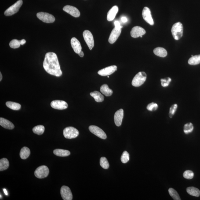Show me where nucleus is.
<instances>
[{"instance_id": "1", "label": "nucleus", "mask_w": 200, "mask_h": 200, "mask_svg": "<svg viewBox=\"0 0 200 200\" xmlns=\"http://www.w3.org/2000/svg\"><path fill=\"white\" fill-rule=\"evenodd\" d=\"M43 67L45 71L49 74L57 77L62 75L57 55L53 52H48L45 55Z\"/></svg>"}, {"instance_id": "2", "label": "nucleus", "mask_w": 200, "mask_h": 200, "mask_svg": "<svg viewBox=\"0 0 200 200\" xmlns=\"http://www.w3.org/2000/svg\"><path fill=\"white\" fill-rule=\"evenodd\" d=\"M183 26L180 22L175 23L172 26L171 32L174 39L176 40L180 39L182 36Z\"/></svg>"}, {"instance_id": "3", "label": "nucleus", "mask_w": 200, "mask_h": 200, "mask_svg": "<svg viewBox=\"0 0 200 200\" xmlns=\"http://www.w3.org/2000/svg\"><path fill=\"white\" fill-rule=\"evenodd\" d=\"M147 75L146 73L143 72H140L138 73L132 80V84L133 86L139 87L141 86L144 83L147 79Z\"/></svg>"}, {"instance_id": "4", "label": "nucleus", "mask_w": 200, "mask_h": 200, "mask_svg": "<svg viewBox=\"0 0 200 200\" xmlns=\"http://www.w3.org/2000/svg\"><path fill=\"white\" fill-rule=\"evenodd\" d=\"M63 134L66 138L74 139L76 138L78 136L79 132L75 128L73 127H68L63 130Z\"/></svg>"}, {"instance_id": "5", "label": "nucleus", "mask_w": 200, "mask_h": 200, "mask_svg": "<svg viewBox=\"0 0 200 200\" xmlns=\"http://www.w3.org/2000/svg\"><path fill=\"white\" fill-rule=\"evenodd\" d=\"M22 4V0H18L15 3L8 8L5 11L4 14L6 16H12L15 14L18 11Z\"/></svg>"}, {"instance_id": "6", "label": "nucleus", "mask_w": 200, "mask_h": 200, "mask_svg": "<svg viewBox=\"0 0 200 200\" xmlns=\"http://www.w3.org/2000/svg\"><path fill=\"white\" fill-rule=\"evenodd\" d=\"M49 171L47 166L43 165L37 168L34 172L36 177L39 179L46 178L49 175Z\"/></svg>"}, {"instance_id": "7", "label": "nucleus", "mask_w": 200, "mask_h": 200, "mask_svg": "<svg viewBox=\"0 0 200 200\" xmlns=\"http://www.w3.org/2000/svg\"><path fill=\"white\" fill-rule=\"evenodd\" d=\"M37 17L40 20L46 23H53L55 20L54 16L46 12H39L37 13Z\"/></svg>"}, {"instance_id": "8", "label": "nucleus", "mask_w": 200, "mask_h": 200, "mask_svg": "<svg viewBox=\"0 0 200 200\" xmlns=\"http://www.w3.org/2000/svg\"><path fill=\"white\" fill-rule=\"evenodd\" d=\"M83 35L89 49L91 50L94 46V41L91 32L88 30H85L84 32Z\"/></svg>"}, {"instance_id": "9", "label": "nucleus", "mask_w": 200, "mask_h": 200, "mask_svg": "<svg viewBox=\"0 0 200 200\" xmlns=\"http://www.w3.org/2000/svg\"><path fill=\"white\" fill-rule=\"evenodd\" d=\"M89 129L91 132L100 138L103 139L107 138V136L106 133L98 127L92 125L89 127Z\"/></svg>"}, {"instance_id": "10", "label": "nucleus", "mask_w": 200, "mask_h": 200, "mask_svg": "<svg viewBox=\"0 0 200 200\" xmlns=\"http://www.w3.org/2000/svg\"><path fill=\"white\" fill-rule=\"evenodd\" d=\"M143 19L151 25H154V22L152 16L151 11L150 9L147 7H145L143 8L142 13Z\"/></svg>"}, {"instance_id": "11", "label": "nucleus", "mask_w": 200, "mask_h": 200, "mask_svg": "<svg viewBox=\"0 0 200 200\" xmlns=\"http://www.w3.org/2000/svg\"><path fill=\"white\" fill-rule=\"evenodd\" d=\"M60 194L64 200H72L73 198L72 193L68 187L63 186L60 189Z\"/></svg>"}, {"instance_id": "12", "label": "nucleus", "mask_w": 200, "mask_h": 200, "mask_svg": "<svg viewBox=\"0 0 200 200\" xmlns=\"http://www.w3.org/2000/svg\"><path fill=\"white\" fill-rule=\"evenodd\" d=\"M51 107L56 109H65L68 107V105L66 102L61 100H53L51 103Z\"/></svg>"}, {"instance_id": "13", "label": "nucleus", "mask_w": 200, "mask_h": 200, "mask_svg": "<svg viewBox=\"0 0 200 200\" xmlns=\"http://www.w3.org/2000/svg\"><path fill=\"white\" fill-rule=\"evenodd\" d=\"M117 69V67L115 65L105 67L98 72V74L102 76H107L112 74Z\"/></svg>"}, {"instance_id": "14", "label": "nucleus", "mask_w": 200, "mask_h": 200, "mask_svg": "<svg viewBox=\"0 0 200 200\" xmlns=\"http://www.w3.org/2000/svg\"><path fill=\"white\" fill-rule=\"evenodd\" d=\"M122 28H117L114 27L111 32L109 37V42L111 44H113L116 41L121 34Z\"/></svg>"}, {"instance_id": "15", "label": "nucleus", "mask_w": 200, "mask_h": 200, "mask_svg": "<svg viewBox=\"0 0 200 200\" xmlns=\"http://www.w3.org/2000/svg\"><path fill=\"white\" fill-rule=\"evenodd\" d=\"M146 34L145 30L139 26H136L132 28L131 32V34L132 38H137Z\"/></svg>"}, {"instance_id": "16", "label": "nucleus", "mask_w": 200, "mask_h": 200, "mask_svg": "<svg viewBox=\"0 0 200 200\" xmlns=\"http://www.w3.org/2000/svg\"><path fill=\"white\" fill-rule=\"evenodd\" d=\"M63 10L74 17L78 18L80 15L79 11L74 6L67 5L63 7Z\"/></svg>"}, {"instance_id": "17", "label": "nucleus", "mask_w": 200, "mask_h": 200, "mask_svg": "<svg viewBox=\"0 0 200 200\" xmlns=\"http://www.w3.org/2000/svg\"><path fill=\"white\" fill-rule=\"evenodd\" d=\"M124 111L123 109H120L115 113L114 115V123L117 126H121L124 118Z\"/></svg>"}, {"instance_id": "18", "label": "nucleus", "mask_w": 200, "mask_h": 200, "mask_svg": "<svg viewBox=\"0 0 200 200\" xmlns=\"http://www.w3.org/2000/svg\"><path fill=\"white\" fill-rule=\"evenodd\" d=\"M71 45L76 53L79 54L82 51V46L79 41L76 38H73L71 39Z\"/></svg>"}, {"instance_id": "19", "label": "nucleus", "mask_w": 200, "mask_h": 200, "mask_svg": "<svg viewBox=\"0 0 200 200\" xmlns=\"http://www.w3.org/2000/svg\"><path fill=\"white\" fill-rule=\"evenodd\" d=\"M118 8L117 6L113 7L107 14V19L109 21H112L114 20V18L118 12Z\"/></svg>"}, {"instance_id": "20", "label": "nucleus", "mask_w": 200, "mask_h": 200, "mask_svg": "<svg viewBox=\"0 0 200 200\" xmlns=\"http://www.w3.org/2000/svg\"><path fill=\"white\" fill-rule=\"evenodd\" d=\"M0 125L6 129L11 130L15 127L13 123L5 118H0Z\"/></svg>"}, {"instance_id": "21", "label": "nucleus", "mask_w": 200, "mask_h": 200, "mask_svg": "<svg viewBox=\"0 0 200 200\" xmlns=\"http://www.w3.org/2000/svg\"><path fill=\"white\" fill-rule=\"evenodd\" d=\"M154 52L156 56L161 57H165L167 55V52L166 49L161 47H158L154 49Z\"/></svg>"}, {"instance_id": "22", "label": "nucleus", "mask_w": 200, "mask_h": 200, "mask_svg": "<svg viewBox=\"0 0 200 200\" xmlns=\"http://www.w3.org/2000/svg\"><path fill=\"white\" fill-rule=\"evenodd\" d=\"M53 152L55 155L60 157L68 156L71 154V153L69 151L62 149H56L54 150Z\"/></svg>"}, {"instance_id": "23", "label": "nucleus", "mask_w": 200, "mask_h": 200, "mask_svg": "<svg viewBox=\"0 0 200 200\" xmlns=\"http://www.w3.org/2000/svg\"><path fill=\"white\" fill-rule=\"evenodd\" d=\"M91 96L94 98L95 100L98 102H100L104 100V97L100 92L95 91L90 93Z\"/></svg>"}, {"instance_id": "24", "label": "nucleus", "mask_w": 200, "mask_h": 200, "mask_svg": "<svg viewBox=\"0 0 200 200\" xmlns=\"http://www.w3.org/2000/svg\"><path fill=\"white\" fill-rule=\"evenodd\" d=\"M100 91L103 94L107 96H111L113 93L112 90L109 89L107 84H104L102 85L100 87Z\"/></svg>"}, {"instance_id": "25", "label": "nucleus", "mask_w": 200, "mask_h": 200, "mask_svg": "<svg viewBox=\"0 0 200 200\" xmlns=\"http://www.w3.org/2000/svg\"><path fill=\"white\" fill-rule=\"evenodd\" d=\"M31 154L29 149L27 147H24L20 150V156L22 159H25L28 158Z\"/></svg>"}, {"instance_id": "26", "label": "nucleus", "mask_w": 200, "mask_h": 200, "mask_svg": "<svg viewBox=\"0 0 200 200\" xmlns=\"http://www.w3.org/2000/svg\"><path fill=\"white\" fill-rule=\"evenodd\" d=\"M187 192L192 196L199 197L200 195V191L198 188L194 187H189L187 189Z\"/></svg>"}, {"instance_id": "27", "label": "nucleus", "mask_w": 200, "mask_h": 200, "mask_svg": "<svg viewBox=\"0 0 200 200\" xmlns=\"http://www.w3.org/2000/svg\"><path fill=\"white\" fill-rule=\"evenodd\" d=\"M9 163L6 158H3L0 160V171L5 170L9 168Z\"/></svg>"}, {"instance_id": "28", "label": "nucleus", "mask_w": 200, "mask_h": 200, "mask_svg": "<svg viewBox=\"0 0 200 200\" xmlns=\"http://www.w3.org/2000/svg\"><path fill=\"white\" fill-rule=\"evenodd\" d=\"M7 107L13 110H19L21 108V105L14 102L8 101L6 103Z\"/></svg>"}, {"instance_id": "29", "label": "nucleus", "mask_w": 200, "mask_h": 200, "mask_svg": "<svg viewBox=\"0 0 200 200\" xmlns=\"http://www.w3.org/2000/svg\"><path fill=\"white\" fill-rule=\"evenodd\" d=\"M188 62L189 64L192 65H195L200 63V55L193 56L189 59Z\"/></svg>"}, {"instance_id": "30", "label": "nucleus", "mask_w": 200, "mask_h": 200, "mask_svg": "<svg viewBox=\"0 0 200 200\" xmlns=\"http://www.w3.org/2000/svg\"><path fill=\"white\" fill-rule=\"evenodd\" d=\"M32 130L34 133L38 135H41L44 133L45 127L42 125H38L34 127Z\"/></svg>"}, {"instance_id": "31", "label": "nucleus", "mask_w": 200, "mask_h": 200, "mask_svg": "<svg viewBox=\"0 0 200 200\" xmlns=\"http://www.w3.org/2000/svg\"><path fill=\"white\" fill-rule=\"evenodd\" d=\"M169 193L171 196L173 198V199L175 200H180L181 199L180 198V196L178 194L177 192L175 190L172 188H170L168 190Z\"/></svg>"}, {"instance_id": "32", "label": "nucleus", "mask_w": 200, "mask_h": 200, "mask_svg": "<svg viewBox=\"0 0 200 200\" xmlns=\"http://www.w3.org/2000/svg\"><path fill=\"white\" fill-rule=\"evenodd\" d=\"M194 130V126L191 123L186 124L184 126V132L186 134L191 133Z\"/></svg>"}, {"instance_id": "33", "label": "nucleus", "mask_w": 200, "mask_h": 200, "mask_svg": "<svg viewBox=\"0 0 200 200\" xmlns=\"http://www.w3.org/2000/svg\"><path fill=\"white\" fill-rule=\"evenodd\" d=\"M100 166L104 169H107L109 166L107 159L104 157H102L100 158Z\"/></svg>"}, {"instance_id": "34", "label": "nucleus", "mask_w": 200, "mask_h": 200, "mask_svg": "<svg viewBox=\"0 0 200 200\" xmlns=\"http://www.w3.org/2000/svg\"><path fill=\"white\" fill-rule=\"evenodd\" d=\"M20 45H21L19 41L17 39L12 40L9 43L10 47L13 49H16L20 47Z\"/></svg>"}, {"instance_id": "35", "label": "nucleus", "mask_w": 200, "mask_h": 200, "mask_svg": "<svg viewBox=\"0 0 200 200\" xmlns=\"http://www.w3.org/2000/svg\"><path fill=\"white\" fill-rule=\"evenodd\" d=\"M129 160V154L127 152L125 151L123 153L121 157V161L123 163L125 164Z\"/></svg>"}, {"instance_id": "36", "label": "nucleus", "mask_w": 200, "mask_h": 200, "mask_svg": "<svg viewBox=\"0 0 200 200\" xmlns=\"http://www.w3.org/2000/svg\"><path fill=\"white\" fill-rule=\"evenodd\" d=\"M183 176L185 179H191L194 178V172L190 170L186 171L183 173Z\"/></svg>"}, {"instance_id": "37", "label": "nucleus", "mask_w": 200, "mask_h": 200, "mask_svg": "<svg viewBox=\"0 0 200 200\" xmlns=\"http://www.w3.org/2000/svg\"><path fill=\"white\" fill-rule=\"evenodd\" d=\"M158 108V105L155 103H151L147 105V109L149 111H154Z\"/></svg>"}, {"instance_id": "38", "label": "nucleus", "mask_w": 200, "mask_h": 200, "mask_svg": "<svg viewBox=\"0 0 200 200\" xmlns=\"http://www.w3.org/2000/svg\"><path fill=\"white\" fill-rule=\"evenodd\" d=\"M177 107L178 105L176 104L173 105L171 107L170 109L169 113V116L171 118H172L173 116L174 115V114L176 111V110H177Z\"/></svg>"}, {"instance_id": "39", "label": "nucleus", "mask_w": 200, "mask_h": 200, "mask_svg": "<svg viewBox=\"0 0 200 200\" xmlns=\"http://www.w3.org/2000/svg\"><path fill=\"white\" fill-rule=\"evenodd\" d=\"M161 85L162 86L164 87H166L169 86L170 83L172 81V79L170 78H168L167 79H161Z\"/></svg>"}, {"instance_id": "40", "label": "nucleus", "mask_w": 200, "mask_h": 200, "mask_svg": "<svg viewBox=\"0 0 200 200\" xmlns=\"http://www.w3.org/2000/svg\"><path fill=\"white\" fill-rule=\"evenodd\" d=\"M114 25H115V27H116L117 28H122V26L121 25V24H120L119 22L118 21L114 22Z\"/></svg>"}, {"instance_id": "41", "label": "nucleus", "mask_w": 200, "mask_h": 200, "mask_svg": "<svg viewBox=\"0 0 200 200\" xmlns=\"http://www.w3.org/2000/svg\"><path fill=\"white\" fill-rule=\"evenodd\" d=\"M121 20L123 23H126L128 21V19L126 17H122L121 18Z\"/></svg>"}, {"instance_id": "42", "label": "nucleus", "mask_w": 200, "mask_h": 200, "mask_svg": "<svg viewBox=\"0 0 200 200\" xmlns=\"http://www.w3.org/2000/svg\"><path fill=\"white\" fill-rule=\"evenodd\" d=\"M19 42H20V45H24V44H25L26 42L25 40V39H22L21 40H20V41H19Z\"/></svg>"}, {"instance_id": "43", "label": "nucleus", "mask_w": 200, "mask_h": 200, "mask_svg": "<svg viewBox=\"0 0 200 200\" xmlns=\"http://www.w3.org/2000/svg\"><path fill=\"white\" fill-rule=\"evenodd\" d=\"M81 57H83L84 56V53L82 51H81L80 53L78 54Z\"/></svg>"}, {"instance_id": "44", "label": "nucleus", "mask_w": 200, "mask_h": 200, "mask_svg": "<svg viewBox=\"0 0 200 200\" xmlns=\"http://www.w3.org/2000/svg\"><path fill=\"white\" fill-rule=\"evenodd\" d=\"M4 193H5V195H8V192L7 191L6 189H4Z\"/></svg>"}, {"instance_id": "45", "label": "nucleus", "mask_w": 200, "mask_h": 200, "mask_svg": "<svg viewBox=\"0 0 200 200\" xmlns=\"http://www.w3.org/2000/svg\"><path fill=\"white\" fill-rule=\"evenodd\" d=\"M2 79V75L1 72H0V81H1Z\"/></svg>"}, {"instance_id": "46", "label": "nucleus", "mask_w": 200, "mask_h": 200, "mask_svg": "<svg viewBox=\"0 0 200 200\" xmlns=\"http://www.w3.org/2000/svg\"><path fill=\"white\" fill-rule=\"evenodd\" d=\"M140 38H142V36H140Z\"/></svg>"}, {"instance_id": "47", "label": "nucleus", "mask_w": 200, "mask_h": 200, "mask_svg": "<svg viewBox=\"0 0 200 200\" xmlns=\"http://www.w3.org/2000/svg\"><path fill=\"white\" fill-rule=\"evenodd\" d=\"M0 196H1V195Z\"/></svg>"}]
</instances>
